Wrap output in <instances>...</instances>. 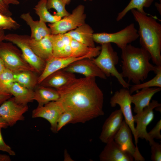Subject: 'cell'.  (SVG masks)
<instances>
[{
  "label": "cell",
  "mask_w": 161,
  "mask_h": 161,
  "mask_svg": "<svg viewBox=\"0 0 161 161\" xmlns=\"http://www.w3.org/2000/svg\"><path fill=\"white\" fill-rule=\"evenodd\" d=\"M5 35L4 30H0V43L4 40Z\"/></svg>",
  "instance_id": "obj_45"
},
{
  "label": "cell",
  "mask_w": 161,
  "mask_h": 161,
  "mask_svg": "<svg viewBox=\"0 0 161 161\" xmlns=\"http://www.w3.org/2000/svg\"><path fill=\"white\" fill-rule=\"evenodd\" d=\"M64 160L65 161H74L71 157L70 155L68 153L66 150L64 151Z\"/></svg>",
  "instance_id": "obj_41"
},
{
  "label": "cell",
  "mask_w": 161,
  "mask_h": 161,
  "mask_svg": "<svg viewBox=\"0 0 161 161\" xmlns=\"http://www.w3.org/2000/svg\"><path fill=\"white\" fill-rule=\"evenodd\" d=\"M53 56L71 57V38L65 34L52 35Z\"/></svg>",
  "instance_id": "obj_22"
},
{
  "label": "cell",
  "mask_w": 161,
  "mask_h": 161,
  "mask_svg": "<svg viewBox=\"0 0 161 161\" xmlns=\"http://www.w3.org/2000/svg\"><path fill=\"white\" fill-rule=\"evenodd\" d=\"M10 94H3L0 93V104L11 97Z\"/></svg>",
  "instance_id": "obj_39"
},
{
  "label": "cell",
  "mask_w": 161,
  "mask_h": 161,
  "mask_svg": "<svg viewBox=\"0 0 161 161\" xmlns=\"http://www.w3.org/2000/svg\"><path fill=\"white\" fill-rule=\"evenodd\" d=\"M47 0H40L34 8L39 20L45 22L52 24L59 20L61 18L56 15H52L48 11L47 5Z\"/></svg>",
  "instance_id": "obj_28"
},
{
  "label": "cell",
  "mask_w": 161,
  "mask_h": 161,
  "mask_svg": "<svg viewBox=\"0 0 161 161\" xmlns=\"http://www.w3.org/2000/svg\"><path fill=\"white\" fill-rule=\"evenodd\" d=\"M66 4L65 0H47V5L49 10L53 9L56 11V15L61 18L69 15V13L66 10Z\"/></svg>",
  "instance_id": "obj_32"
},
{
  "label": "cell",
  "mask_w": 161,
  "mask_h": 161,
  "mask_svg": "<svg viewBox=\"0 0 161 161\" xmlns=\"http://www.w3.org/2000/svg\"><path fill=\"white\" fill-rule=\"evenodd\" d=\"M75 78L74 73L62 69L50 75L39 85L57 89L67 84Z\"/></svg>",
  "instance_id": "obj_21"
},
{
  "label": "cell",
  "mask_w": 161,
  "mask_h": 161,
  "mask_svg": "<svg viewBox=\"0 0 161 161\" xmlns=\"http://www.w3.org/2000/svg\"><path fill=\"white\" fill-rule=\"evenodd\" d=\"M4 1L5 4L8 6L10 4L18 5L20 4V2L18 0H4Z\"/></svg>",
  "instance_id": "obj_40"
},
{
  "label": "cell",
  "mask_w": 161,
  "mask_h": 161,
  "mask_svg": "<svg viewBox=\"0 0 161 161\" xmlns=\"http://www.w3.org/2000/svg\"><path fill=\"white\" fill-rule=\"evenodd\" d=\"M62 70L74 74H82L86 77H97L103 79L107 78L92 59L85 58L77 60Z\"/></svg>",
  "instance_id": "obj_14"
},
{
  "label": "cell",
  "mask_w": 161,
  "mask_h": 161,
  "mask_svg": "<svg viewBox=\"0 0 161 161\" xmlns=\"http://www.w3.org/2000/svg\"><path fill=\"white\" fill-rule=\"evenodd\" d=\"M151 156V159L152 161H161V145L154 141L150 145Z\"/></svg>",
  "instance_id": "obj_35"
},
{
  "label": "cell",
  "mask_w": 161,
  "mask_h": 161,
  "mask_svg": "<svg viewBox=\"0 0 161 161\" xmlns=\"http://www.w3.org/2000/svg\"><path fill=\"white\" fill-rule=\"evenodd\" d=\"M95 57V55L92 54L78 58L72 57L57 58L53 56L46 61L44 69L38 77V84H39L50 75L57 71L63 69L75 61L85 58L92 59Z\"/></svg>",
  "instance_id": "obj_16"
},
{
  "label": "cell",
  "mask_w": 161,
  "mask_h": 161,
  "mask_svg": "<svg viewBox=\"0 0 161 161\" xmlns=\"http://www.w3.org/2000/svg\"><path fill=\"white\" fill-rule=\"evenodd\" d=\"M28 109L27 105L16 103L14 97L4 101L0 106V115L8 126L12 127L18 121L24 119L23 114Z\"/></svg>",
  "instance_id": "obj_11"
},
{
  "label": "cell",
  "mask_w": 161,
  "mask_h": 161,
  "mask_svg": "<svg viewBox=\"0 0 161 161\" xmlns=\"http://www.w3.org/2000/svg\"><path fill=\"white\" fill-rule=\"evenodd\" d=\"M155 76L151 80L143 83L134 84L131 86L129 92L131 94L142 89L153 87L161 88V66L155 73Z\"/></svg>",
  "instance_id": "obj_31"
},
{
  "label": "cell",
  "mask_w": 161,
  "mask_h": 161,
  "mask_svg": "<svg viewBox=\"0 0 161 161\" xmlns=\"http://www.w3.org/2000/svg\"><path fill=\"white\" fill-rule=\"evenodd\" d=\"M161 106V104L159 103L158 101L153 100L140 113L134 115V122L137 123L135 129L137 139L138 140L139 138L145 139L149 142L150 145L154 141L148 135L146 128L154 119V109Z\"/></svg>",
  "instance_id": "obj_10"
},
{
  "label": "cell",
  "mask_w": 161,
  "mask_h": 161,
  "mask_svg": "<svg viewBox=\"0 0 161 161\" xmlns=\"http://www.w3.org/2000/svg\"><path fill=\"white\" fill-rule=\"evenodd\" d=\"M6 68L3 60L0 57V73Z\"/></svg>",
  "instance_id": "obj_44"
},
{
  "label": "cell",
  "mask_w": 161,
  "mask_h": 161,
  "mask_svg": "<svg viewBox=\"0 0 161 161\" xmlns=\"http://www.w3.org/2000/svg\"><path fill=\"white\" fill-rule=\"evenodd\" d=\"M161 90V88L153 87L142 89L136 91V93L131 95L132 103L134 105V112L140 113L148 105L153 96Z\"/></svg>",
  "instance_id": "obj_18"
},
{
  "label": "cell",
  "mask_w": 161,
  "mask_h": 161,
  "mask_svg": "<svg viewBox=\"0 0 161 161\" xmlns=\"http://www.w3.org/2000/svg\"><path fill=\"white\" fill-rule=\"evenodd\" d=\"M8 126L7 123L0 115V127L5 129Z\"/></svg>",
  "instance_id": "obj_42"
},
{
  "label": "cell",
  "mask_w": 161,
  "mask_h": 161,
  "mask_svg": "<svg viewBox=\"0 0 161 161\" xmlns=\"http://www.w3.org/2000/svg\"><path fill=\"white\" fill-rule=\"evenodd\" d=\"M94 33L92 28L85 23L65 34L72 39L89 47H95L93 38Z\"/></svg>",
  "instance_id": "obj_23"
},
{
  "label": "cell",
  "mask_w": 161,
  "mask_h": 161,
  "mask_svg": "<svg viewBox=\"0 0 161 161\" xmlns=\"http://www.w3.org/2000/svg\"><path fill=\"white\" fill-rule=\"evenodd\" d=\"M56 89L64 111L73 116L72 123H84L104 114L103 94L95 78H75Z\"/></svg>",
  "instance_id": "obj_1"
},
{
  "label": "cell",
  "mask_w": 161,
  "mask_h": 161,
  "mask_svg": "<svg viewBox=\"0 0 161 161\" xmlns=\"http://www.w3.org/2000/svg\"><path fill=\"white\" fill-rule=\"evenodd\" d=\"M34 90L24 87L14 82L11 86L9 93L14 96L15 100L18 103L23 105L33 100Z\"/></svg>",
  "instance_id": "obj_25"
},
{
  "label": "cell",
  "mask_w": 161,
  "mask_h": 161,
  "mask_svg": "<svg viewBox=\"0 0 161 161\" xmlns=\"http://www.w3.org/2000/svg\"><path fill=\"white\" fill-rule=\"evenodd\" d=\"M29 44L35 54L45 61L53 56L52 34L39 40L30 39Z\"/></svg>",
  "instance_id": "obj_19"
},
{
  "label": "cell",
  "mask_w": 161,
  "mask_h": 161,
  "mask_svg": "<svg viewBox=\"0 0 161 161\" xmlns=\"http://www.w3.org/2000/svg\"><path fill=\"white\" fill-rule=\"evenodd\" d=\"M154 0H131L127 6L120 12L118 13L116 18L117 21L121 20L130 10L136 9L139 12L145 13L144 7H149Z\"/></svg>",
  "instance_id": "obj_29"
},
{
  "label": "cell",
  "mask_w": 161,
  "mask_h": 161,
  "mask_svg": "<svg viewBox=\"0 0 161 161\" xmlns=\"http://www.w3.org/2000/svg\"><path fill=\"white\" fill-rule=\"evenodd\" d=\"M71 0H65L66 4H69ZM89 0V1H92V0Z\"/></svg>",
  "instance_id": "obj_47"
},
{
  "label": "cell",
  "mask_w": 161,
  "mask_h": 161,
  "mask_svg": "<svg viewBox=\"0 0 161 161\" xmlns=\"http://www.w3.org/2000/svg\"><path fill=\"white\" fill-rule=\"evenodd\" d=\"M20 17L30 28L31 38L39 40L51 34L50 29L47 27L45 22L40 20H34L29 12L23 13Z\"/></svg>",
  "instance_id": "obj_20"
},
{
  "label": "cell",
  "mask_w": 161,
  "mask_h": 161,
  "mask_svg": "<svg viewBox=\"0 0 161 161\" xmlns=\"http://www.w3.org/2000/svg\"><path fill=\"white\" fill-rule=\"evenodd\" d=\"M30 36L26 35L9 33L5 35L4 40L16 45L21 50L23 58L34 69L41 74L44 70L46 61L33 52L29 44Z\"/></svg>",
  "instance_id": "obj_6"
},
{
  "label": "cell",
  "mask_w": 161,
  "mask_h": 161,
  "mask_svg": "<svg viewBox=\"0 0 161 161\" xmlns=\"http://www.w3.org/2000/svg\"><path fill=\"white\" fill-rule=\"evenodd\" d=\"M33 72L24 71L14 73V82L27 88L33 89L38 84V77Z\"/></svg>",
  "instance_id": "obj_27"
},
{
  "label": "cell",
  "mask_w": 161,
  "mask_h": 161,
  "mask_svg": "<svg viewBox=\"0 0 161 161\" xmlns=\"http://www.w3.org/2000/svg\"><path fill=\"white\" fill-rule=\"evenodd\" d=\"M14 73L6 68L0 73V93L10 94L9 89L14 82Z\"/></svg>",
  "instance_id": "obj_30"
},
{
  "label": "cell",
  "mask_w": 161,
  "mask_h": 161,
  "mask_svg": "<svg viewBox=\"0 0 161 161\" xmlns=\"http://www.w3.org/2000/svg\"><path fill=\"white\" fill-rule=\"evenodd\" d=\"M99 155L100 161H133L129 153L123 150L114 140L107 143Z\"/></svg>",
  "instance_id": "obj_17"
},
{
  "label": "cell",
  "mask_w": 161,
  "mask_h": 161,
  "mask_svg": "<svg viewBox=\"0 0 161 161\" xmlns=\"http://www.w3.org/2000/svg\"><path fill=\"white\" fill-rule=\"evenodd\" d=\"M73 120V116L71 113L64 111L58 120L57 129L58 132L67 124L72 123Z\"/></svg>",
  "instance_id": "obj_34"
},
{
  "label": "cell",
  "mask_w": 161,
  "mask_h": 161,
  "mask_svg": "<svg viewBox=\"0 0 161 161\" xmlns=\"http://www.w3.org/2000/svg\"><path fill=\"white\" fill-rule=\"evenodd\" d=\"M121 51V73L123 78H127L128 83L131 81L134 84H139L146 79L150 72L155 74L161 66L151 64L150 55L141 47L129 44Z\"/></svg>",
  "instance_id": "obj_2"
},
{
  "label": "cell",
  "mask_w": 161,
  "mask_h": 161,
  "mask_svg": "<svg viewBox=\"0 0 161 161\" xmlns=\"http://www.w3.org/2000/svg\"><path fill=\"white\" fill-rule=\"evenodd\" d=\"M84 10V6L79 5L71 14L54 23L49 24L51 34H65L85 24L86 15Z\"/></svg>",
  "instance_id": "obj_8"
},
{
  "label": "cell",
  "mask_w": 161,
  "mask_h": 161,
  "mask_svg": "<svg viewBox=\"0 0 161 161\" xmlns=\"http://www.w3.org/2000/svg\"><path fill=\"white\" fill-rule=\"evenodd\" d=\"M64 110L58 101L50 102L43 106H38L32 112V117H41L47 120L50 125V129L56 133L58 119Z\"/></svg>",
  "instance_id": "obj_12"
},
{
  "label": "cell",
  "mask_w": 161,
  "mask_h": 161,
  "mask_svg": "<svg viewBox=\"0 0 161 161\" xmlns=\"http://www.w3.org/2000/svg\"><path fill=\"white\" fill-rule=\"evenodd\" d=\"M138 38V30L134 23L131 24L123 29L114 33H97L93 35L95 42L101 44L113 43L121 49Z\"/></svg>",
  "instance_id": "obj_7"
},
{
  "label": "cell",
  "mask_w": 161,
  "mask_h": 161,
  "mask_svg": "<svg viewBox=\"0 0 161 161\" xmlns=\"http://www.w3.org/2000/svg\"><path fill=\"white\" fill-rule=\"evenodd\" d=\"M155 6L159 12L161 14V4L156 3Z\"/></svg>",
  "instance_id": "obj_46"
},
{
  "label": "cell",
  "mask_w": 161,
  "mask_h": 161,
  "mask_svg": "<svg viewBox=\"0 0 161 161\" xmlns=\"http://www.w3.org/2000/svg\"><path fill=\"white\" fill-rule=\"evenodd\" d=\"M94 63L107 77H115L123 88L129 89L130 84L125 80L121 73L117 69L119 58L117 52L114 49L111 43L101 44L99 54L92 59Z\"/></svg>",
  "instance_id": "obj_4"
},
{
  "label": "cell",
  "mask_w": 161,
  "mask_h": 161,
  "mask_svg": "<svg viewBox=\"0 0 161 161\" xmlns=\"http://www.w3.org/2000/svg\"><path fill=\"white\" fill-rule=\"evenodd\" d=\"M132 134L129 126L125 120H123L114 140L123 150L131 154L134 160L144 161L145 159L140 154L138 147L134 144Z\"/></svg>",
  "instance_id": "obj_13"
},
{
  "label": "cell",
  "mask_w": 161,
  "mask_h": 161,
  "mask_svg": "<svg viewBox=\"0 0 161 161\" xmlns=\"http://www.w3.org/2000/svg\"><path fill=\"white\" fill-rule=\"evenodd\" d=\"M161 130V120L157 122L155 126L148 132L149 136L152 139H161L160 131Z\"/></svg>",
  "instance_id": "obj_36"
},
{
  "label": "cell",
  "mask_w": 161,
  "mask_h": 161,
  "mask_svg": "<svg viewBox=\"0 0 161 161\" xmlns=\"http://www.w3.org/2000/svg\"><path fill=\"white\" fill-rule=\"evenodd\" d=\"M0 57L6 67L13 73L24 71L35 72L24 59L21 50L12 43H0Z\"/></svg>",
  "instance_id": "obj_5"
},
{
  "label": "cell",
  "mask_w": 161,
  "mask_h": 161,
  "mask_svg": "<svg viewBox=\"0 0 161 161\" xmlns=\"http://www.w3.org/2000/svg\"><path fill=\"white\" fill-rule=\"evenodd\" d=\"M20 27V25L11 16L0 13V30H16Z\"/></svg>",
  "instance_id": "obj_33"
},
{
  "label": "cell",
  "mask_w": 161,
  "mask_h": 161,
  "mask_svg": "<svg viewBox=\"0 0 161 161\" xmlns=\"http://www.w3.org/2000/svg\"><path fill=\"white\" fill-rule=\"evenodd\" d=\"M60 97L56 89L40 85L34 90L33 99L38 103V106H43L50 102L57 101Z\"/></svg>",
  "instance_id": "obj_24"
},
{
  "label": "cell",
  "mask_w": 161,
  "mask_h": 161,
  "mask_svg": "<svg viewBox=\"0 0 161 161\" xmlns=\"http://www.w3.org/2000/svg\"><path fill=\"white\" fill-rule=\"evenodd\" d=\"M131 95L129 89L123 88L115 92L110 98V103L112 107H115L117 105L120 107L125 121L131 131L136 146H137L138 140L136 137L134 115L131 108Z\"/></svg>",
  "instance_id": "obj_9"
},
{
  "label": "cell",
  "mask_w": 161,
  "mask_h": 161,
  "mask_svg": "<svg viewBox=\"0 0 161 161\" xmlns=\"http://www.w3.org/2000/svg\"><path fill=\"white\" fill-rule=\"evenodd\" d=\"M71 57H80L92 54L97 57L99 54L101 47H91L71 38Z\"/></svg>",
  "instance_id": "obj_26"
},
{
  "label": "cell",
  "mask_w": 161,
  "mask_h": 161,
  "mask_svg": "<svg viewBox=\"0 0 161 161\" xmlns=\"http://www.w3.org/2000/svg\"><path fill=\"white\" fill-rule=\"evenodd\" d=\"M1 129L0 127V151L6 152L10 155L14 156L16 154L15 152L5 143L3 139L1 131Z\"/></svg>",
  "instance_id": "obj_37"
},
{
  "label": "cell",
  "mask_w": 161,
  "mask_h": 161,
  "mask_svg": "<svg viewBox=\"0 0 161 161\" xmlns=\"http://www.w3.org/2000/svg\"><path fill=\"white\" fill-rule=\"evenodd\" d=\"M123 114L120 109L112 112L105 121L99 137L102 142L106 144L114 140L120 129L123 120Z\"/></svg>",
  "instance_id": "obj_15"
},
{
  "label": "cell",
  "mask_w": 161,
  "mask_h": 161,
  "mask_svg": "<svg viewBox=\"0 0 161 161\" xmlns=\"http://www.w3.org/2000/svg\"><path fill=\"white\" fill-rule=\"evenodd\" d=\"M11 159L9 155L0 154V161H10Z\"/></svg>",
  "instance_id": "obj_43"
},
{
  "label": "cell",
  "mask_w": 161,
  "mask_h": 161,
  "mask_svg": "<svg viewBox=\"0 0 161 161\" xmlns=\"http://www.w3.org/2000/svg\"><path fill=\"white\" fill-rule=\"evenodd\" d=\"M137 23L140 43L150 55L153 63L161 66V24L154 18L136 9L131 10Z\"/></svg>",
  "instance_id": "obj_3"
},
{
  "label": "cell",
  "mask_w": 161,
  "mask_h": 161,
  "mask_svg": "<svg viewBox=\"0 0 161 161\" xmlns=\"http://www.w3.org/2000/svg\"><path fill=\"white\" fill-rule=\"evenodd\" d=\"M0 13L3 15L11 16L12 13L4 0H0Z\"/></svg>",
  "instance_id": "obj_38"
}]
</instances>
